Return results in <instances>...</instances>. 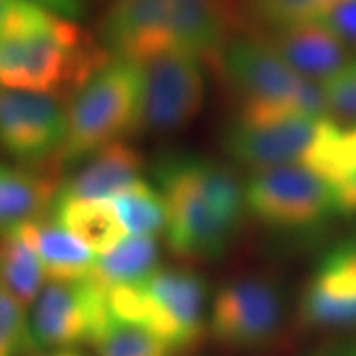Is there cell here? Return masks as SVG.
Returning <instances> with one entry per match:
<instances>
[{"label":"cell","mask_w":356,"mask_h":356,"mask_svg":"<svg viewBox=\"0 0 356 356\" xmlns=\"http://www.w3.org/2000/svg\"><path fill=\"white\" fill-rule=\"evenodd\" d=\"M166 204V243L191 261H216L234 243L245 210V192L228 165L188 151H165L151 165Z\"/></svg>","instance_id":"obj_1"},{"label":"cell","mask_w":356,"mask_h":356,"mask_svg":"<svg viewBox=\"0 0 356 356\" xmlns=\"http://www.w3.org/2000/svg\"><path fill=\"white\" fill-rule=\"evenodd\" d=\"M111 60L97 34L30 0L0 26V88L70 99Z\"/></svg>","instance_id":"obj_2"},{"label":"cell","mask_w":356,"mask_h":356,"mask_svg":"<svg viewBox=\"0 0 356 356\" xmlns=\"http://www.w3.org/2000/svg\"><path fill=\"white\" fill-rule=\"evenodd\" d=\"M238 28L224 0H111L97 38L113 58L143 64L166 51H188L216 67Z\"/></svg>","instance_id":"obj_3"},{"label":"cell","mask_w":356,"mask_h":356,"mask_svg":"<svg viewBox=\"0 0 356 356\" xmlns=\"http://www.w3.org/2000/svg\"><path fill=\"white\" fill-rule=\"evenodd\" d=\"M216 70L238 102V119L266 121L291 113L331 117L323 83L299 76L254 34L229 40Z\"/></svg>","instance_id":"obj_4"},{"label":"cell","mask_w":356,"mask_h":356,"mask_svg":"<svg viewBox=\"0 0 356 356\" xmlns=\"http://www.w3.org/2000/svg\"><path fill=\"white\" fill-rule=\"evenodd\" d=\"M143 65L113 58L67 99V125L58 166L81 165L99 149L139 133Z\"/></svg>","instance_id":"obj_5"},{"label":"cell","mask_w":356,"mask_h":356,"mask_svg":"<svg viewBox=\"0 0 356 356\" xmlns=\"http://www.w3.org/2000/svg\"><path fill=\"white\" fill-rule=\"evenodd\" d=\"M243 192L248 214L271 232L313 236L341 218L331 182L307 165L252 170Z\"/></svg>","instance_id":"obj_6"},{"label":"cell","mask_w":356,"mask_h":356,"mask_svg":"<svg viewBox=\"0 0 356 356\" xmlns=\"http://www.w3.org/2000/svg\"><path fill=\"white\" fill-rule=\"evenodd\" d=\"M287 299L280 283L264 275L236 277L216 293L208 332L222 346L240 353L269 348L281 334Z\"/></svg>","instance_id":"obj_7"},{"label":"cell","mask_w":356,"mask_h":356,"mask_svg":"<svg viewBox=\"0 0 356 356\" xmlns=\"http://www.w3.org/2000/svg\"><path fill=\"white\" fill-rule=\"evenodd\" d=\"M113 318L105 291L91 281H48L32 305V350H64L91 344Z\"/></svg>","instance_id":"obj_8"},{"label":"cell","mask_w":356,"mask_h":356,"mask_svg":"<svg viewBox=\"0 0 356 356\" xmlns=\"http://www.w3.org/2000/svg\"><path fill=\"white\" fill-rule=\"evenodd\" d=\"M139 133L170 135L198 117L206 99V62L188 51H166L143 62Z\"/></svg>","instance_id":"obj_9"},{"label":"cell","mask_w":356,"mask_h":356,"mask_svg":"<svg viewBox=\"0 0 356 356\" xmlns=\"http://www.w3.org/2000/svg\"><path fill=\"white\" fill-rule=\"evenodd\" d=\"M331 117L291 113L245 121L234 119L224 129L222 147L232 161L252 170L283 165H307L309 156L332 127Z\"/></svg>","instance_id":"obj_10"},{"label":"cell","mask_w":356,"mask_h":356,"mask_svg":"<svg viewBox=\"0 0 356 356\" xmlns=\"http://www.w3.org/2000/svg\"><path fill=\"white\" fill-rule=\"evenodd\" d=\"M65 125L64 97L0 88V147L22 166L56 163L64 145Z\"/></svg>","instance_id":"obj_11"},{"label":"cell","mask_w":356,"mask_h":356,"mask_svg":"<svg viewBox=\"0 0 356 356\" xmlns=\"http://www.w3.org/2000/svg\"><path fill=\"white\" fill-rule=\"evenodd\" d=\"M301 325L318 331L356 327V238L332 245L318 259L299 301Z\"/></svg>","instance_id":"obj_12"},{"label":"cell","mask_w":356,"mask_h":356,"mask_svg":"<svg viewBox=\"0 0 356 356\" xmlns=\"http://www.w3.org/2000/svg\"><path fill=\"white\" fill-rule=\"evenodd\" d=\"M299 76L325 83L355 62L353 50L334 32L321 22L254 32Z\"/></svg>","instance_id":"obj_13"},{"label":"cell","mask_w":356,"mask_h":356,"mask_svg":"<svg viewBox=\"0 0 356 356\" xmlns=\"http://www.w3.org/2000/svg\"><path fill=\"white\" fill-rule=\"evenodd\" d=\"M140 172L143 156L139 151L125 140H117L77 165L76 172L64 178L56 200H113L139 182Z\"/></svg>","instance_id":"obj_14"},{"label":"cell","mask_w":356,"mask_h":356,"mask_svg":"<svg viewBox=\"0 0 356 356\" xmlns=\"http://www.w3.org/2000/svg\"><path fill=\"white\" fill-rule=\"evenodd\" d=\"M159 305L172 318L182 339V350L198 346L208 332V283L191 267H161L143 281Z\"/></svg>","instance_id":"obj_15"},{"label":"cell","mask_w":356,"mask_h":356,"mask_svg":"<svg viewBox=\"0 0 356 356\" xmlns=\"http://www.w3.org/2000/svg\"><path fill=\"white\" fill-rule=\"evenodd\" d=\"M60 166H4L0 172V234L50 214L60 192Z\"/></svg>","instance_id":"obj_16"},{"label":"cell","mask_w":356,"mask_h":356,"mask_svg":"<svg viewBox=\"0 0 356 356\" xmlns=\"http://www.w3.org/2000/svg\"><path fill=\"white\" fill-rule=\"evenodd\" d=\"M20 229L38 252L48 281H76L88 277L95 261V254L76 236H72L51 212L20 224Z\"/></svg>","instance_id":"obj_17"},{"label":"cell","mask_w":356,"mask_h":356,"mask_svg":"<svg viewBox=\"0 0 356 356\" xmlns=\"http://www.w3.org/2000/svg\"><path fill=\"white\" fill-rule=\"evenodd\" d=\"M159 243L149 236H125L109 252L95 255L88 280L103 291L149 280L159 269Z\"/></svg>","instance_id":"obj_18"},{"label":"cell","mask_w":356,"mask_h":356,"mask_svg":"<svg viewBox=\"0 0 356 356\" xmlns=\"http://www.w3.org/2000/svg\"><path fill=\"white\" fill-rule=\"evenodd\" d=\"M51 214L95 255L109 252L125 238V228L117 216V210L111 200H99V202L56 200Z\"/></svg>","instance_id":"obj_19"},{"label":"cell","mask_w":356,"mask_h":356,"mask_svg":"<svg viewBox=\"0 0 356 356\" xmlns=\"http://www.w3.org/2000/svg\"><path fill=\"white\" fill-rule=\"evenodd\" d=\"M46 280L38 252L20 226L0 234V281L22 305H34Z\"/></svg>","instance_id":"obj_20"},{"label":"cell","mask_w":356,"mask_h":356,"mask_svg":"<svg viewBox=\"0 0 356 356\" xmlns=\"http://www.w3.org/2000/svg\"><path fill=\"white\" fill-rule=\"evenodd\" d=\"M344 0H245L243 18L252 32H271L280 28L321 22Z\"/></svg>","instance_id":"obj_21"},{"label":"cell","mask_w":356,"mask_h":356,"mask_svg":"<svg viewBox=\"0 0 356 356\" xmlns=\"http://www.w3.org/2000/svg\"><path fill=\"white\" fill-rule=\"evenodd\" d=\"M125 232L131 236L156 238L166 229V204L159 188L143 180L111 200Z\"/></svg>","instance_id":"obj_22"},{"label":"cell","mask_w":356,"mask_h":356,"mask_svg":"<svg viewBox=\"0 0 356 356\" xmlns=\"http://www.w3.org/2000/svg\"><path fill=\"white\" fill-rule=\"evenodd\" d=\"M97 356H177L175 346L151 331L111 321L109 327L91 343Z\"/></svg>","instance_id":"obj_23"},{"label":"cell","mask_w":356,"mask_h":356,"mask_svg":"<svg viewBox=\"0 0 356 356\" xmlns=\"http://www.w3.org/2000/svg\"><path fill=\"white\" fill-rule=\"evenodd\" d=\"M24 309L0 281V356H26L32 350Z\"/></svg>","instance_id":"obj_24"},{"label":"cell","mask_w":356,"mask_h":356,"mask_svg":"<svg viewBox=\"0 0 356 356\" xmlns=\"http://www.w3.org/2000/svg\"><path fill=\"white\" fill-rule=\"evenodd\" d=\"M329 113L341 125H356V60L323 83Z\"/></svg>","instance_id":"obj_25"},{"label":"cell","mask_w":356,"mask_h":356,"mask_svg":"<svg viewBox=\"0 0 356 356\" xmlns=\"http://www.w3.org/2000/svg\"><path fill=\"white\" fill-rule=\"evenodd\" d=\"M321 24L327 26L350 50L356 51V0H344L321 20Z\"/></svg>","instance_id":"obj_26"},{"label":"cell","mask_w":356,"mask_h":356,"mask_svg":"<svg viewBox=\"0 0 356 356\" xmlns=\"http://www.w3.org/2000/svg\"><path fill=\"white\" fill-rule=\"evenodd\" d=\"M334 196H337V208L341 218H355L356 216V168L344 177L341 182L332 186Z\"/></svg>","instance_id":"obj_27"},{"label":"cell","mask_w":356,"mask_h":356,"mask_svg":"<svg viewBox=\"0 0 356 356\" xmlns=\"http://www.w3.org/2000/svg\"><path fill=\"white\" fill-rule=\"evenodd\" d=\"M67 20H81L88 13V0H30Z\"/></svg>","instance_id":"obj_28"},{"label":"cell","mask_w":356,"mask_h":356,"mask_svg":"<svg viewBox=\"0 0 356 356\" xmlns=\"http://www.w3.org/2000/svg\"><path fill=\"white\" fill-rule=\"evenodd\" d=\"M26 356H86L77 348H64V350H30Z\"/></svg>","instance_id":"obj_29"},{"label":"cell","mask_w":356,"mask_h":356,"mask_svg":"<svg viewBox=\"0 0 356 356\" xmlns=\"http://www.w3.org/2000/svg\"><path fill=\"white\" fill-rule=\"evenodd\" d=\"M16 4H18V0H0V26L4 24V20L10 16Z\"/></svg>","instance_id":"obj_30"},{"label":"cell","mask_w":356,"mask_h":356,"mask_svg":"<svg viewBox=\"0 0 356 356\" xmlns=\"http://www.w3.org/2000/svg\"><path fill=\"white\" fill-rule=\"evenodd\" d=\"M339 356H356V343L344 346L343 350L339 353Z\"/></svg>","instance_id":"obj_31"},{"label":"cell","mask_w":356,"mask_h":356,"mask_svg":"<svg viewBox=\"0 0 356 356\" xmlns=\"http://www.w3.org/2000/svg\"><path fill=\"white\" fill-rule=\"evenodd\" d=\"M2 168H4V165H0V172H2Z\"/></svg>","instance_id":"obj_32"},{"label":"cell","mask_w":356,"mask_h":356,"mask_svg":"<svg viewBox=\"0 0 356 356\" xmlns=\"http://www.w3.org/2000/svg\"><path fill=\"white\" fill-rule=\"evenodd\" d=\"M355 238H356V236H355Z\"/></svg>","instance_id":"obj_33"}]
</instances>
